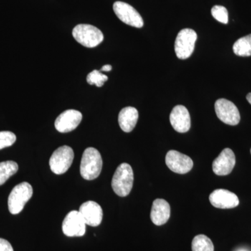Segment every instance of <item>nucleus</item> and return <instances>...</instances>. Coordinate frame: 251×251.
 I'll list each match as a JSON object with an SVG mask.
<instances>
[{
	"label": "nucleus",
	"mask_w": 251,
	"mask_h": 251,
	"mask_svg": "<svg viewBox=\"0 0 251 251\" xmlns=\"http://www.w3.org/2000/svg\"><path fill=\"white\" fill-rule=\"evenodd\" d=\"M134 175L129 164L122 163L117 167L112 180V187L114 192L120 197H126L133 188Z\"/></svg>",
	"instance_id": "f03ea898"
},
{
	"label": "nucleus",
	"mask_w": 251,
	"mask_h": 251,
	"mask_svg": "<svg viewBox=\"0 0 251 251\" xmlns=\"http://www.w3.org/2000/svg\"><path fill=\"white\" fill-rule=\"evenodd\" d=\"M0 251H14L12 246L6 239L0 238Z\"/></svg>",
	"instance_id": "b1692460"
},
{
	"label": "nucleus",
	"mask_w": 251,
	"mask_h": 251,
	"mask_svg": "<svg viewBox=\"0 0 251 251\" xmlns=\"http://www.w3.org/2000/svg\"><path fill=\"white\" fill-rule=\"evenodd\" d=\"M103 161L101 156L97 149H86L82 154L80 163V175L83 179L94 180L97 179L101 173Z\"/></svg>",
	"instance_id": "f257e3e1"
},
{
	"label": "nucleus",
	"mask_w": 251,
	"mask_h": 251,
	"mask_svg": "<svg viewBox=\"0 0 251 251\" xmlns=\"http://www.w3.org/2000/svg\"><path fill=\"white\" fill-rule=\"evenodd\" d=\"M234 54L240 57L251 55V34L238 39L233 45Z\"/></svg>",
	"instance_id": "a211bd4d"
},
{
	"label": "nucleus",
	"mask_w": 251,
	"mask_h": 251,
	"mask_svg": "<svg viewBox=\"0 0 251 251\" xmlns=\"http://www.w3.org/2000/svg\"><path fill=\"white\" fill-rule=\"evenodd\" d=\"M166 163L171 171L178 174H186L192 170L193 160L189 156L175 150L167 153Z\"/></svg>",
	"instance_id": "9d476101"
},
{
	"label": "nucleus",
	"mask_w": 251,
	"mask_h": 251,
	"mask_svg": "<svg viewBox=\"0 0 251 251\" xmlns=\"http://www.w3.org/2000/svg\"><path fill=\"white\" fill-rule=\"evenodd\" d=\"M32 186L29 183L23 182L15 186L8 199V206L11 214L15 215L21 213L26 203L32 197Z\"/></svg>",
	"instance_id": "20e7f679"
},
{
	"label": "nucleus",
	"mask_w": 251,
	"mask_h": 251,
	"mask_svg": "<svg viewBox=\"0 0 251 251\" xmlns=\"http://www.w3.org/2000/svg\"><path fill=\"white\" fill-rule=\"evenodd\" d=\"M151 221L156 226L166 224L171 217V206L163 199H156L153 202L150 214Z\"/></svg>",
	"instance_id": "dca6fc26"
},
{
	"label": "nucleus",
	"mask_w": 251,
	"mask_h": 251,
	"mask_svg": "<svg viewBox=\"0 0 251 251\" xmlns=\"http://www.w3.org/2000/svg\"><path fill=\"white\" fill-rule=\"evenodd\" d=\"M192 251H214V244L209 237L199 234L193 238Z\"/></svg>",
	"instance_id": "aec40b11"
},
{
	"label": "nucleus",
	"mask_w": 251,
	"mask_h": 251,
	"mask_svg": "<svg viewBox=\"0 0 251 251\" xmlns=\"http://www.w3.org/2000/svg\"><path fill=\"white\" fill-rule=\"evenodd\" d=\"M74 158V150L64 145L55 150L50 158L51 171L56 175H62L69 169Z\"/></svg>",
	"instance_id": "423d86ee"
},
{
	"label": "nucleus",
	"mask_w": 251,
	"mask_h": 251,
	"mask_svg": "<svg viewBox=\"0 0 251 251\" xmlns=\"http://www.w3.org/2000/svg\"><path fill=\"white\" fill-rule=\"evenodd\" d=\"M211 15L216 21L224 24L228 23V12L226 7L216 5L211 9Z\"/></svg>",
	"instance_id": "4be33fe9"
},
{
	"label": "nucleus",
	"mask_w": 251,
	"mask_h": 251,
	"mask_svg": "<svg viewBox=\"0 0 251 251\" xmlns=\"http://www.w3.org/2000/svg\"><path fill=\"white\" fill-rule=\"evenodd\" d=\"M172 126L176 131L184 133L191 128V117L189 112L184 105H176L170 115Z\"/></svg>",
	"instance_id": "4468645a"
},
{
	"label": "nucleus",
	"mask_w": 251,
	"mask_h": 251,
	"mask_svg": "<svg viewBox=\"0 0 251 251\" xmlns=\"http://www.w3.org/2000/svg\"><path fill=\"white\" fill-rule=\"evenodd\" d=\"M18 171V165L16 162L7 161L0 163V186L4 184L11 176Z\"/></svg>",
	"instance_id": "6ab92c4d"
},
{
	"label": "nucleus",
	"mask_w": 251,
	"mask_h": 251,
	"mask_svg": "<svg viewBox=\"0 0 251 251\" xmlns=\"http://www.w3.org/2000/svg\"><path fill=\"white\" fill-rule=\"evenodd\" d=\"M236 163L235 155L231 149L226 148L213 162L212 169L219 176L230 174Z\"/></svg>",
	"instance_id": "f8f14e48"
},
{
	"label": "nucleus",
	"mask_w": 251,
	"mask_h": 251,
	"mask_svg": "<svg viewBox=\"0 0 251 251\" xmlns=\"http://www.w3.org/2000/svg\"><path fill=\"white\" fill-rule=\"evenodd\" d=\"M112 70V66L111 65H105L103 66V67L101 68V69H100V72H110V71Z\"/></svg>",
	"instance_id": "393cba45"
},
{
	"label": "nucleus",
	"mask_w": 251,
	"mask_h": 251,
	"mask_svg": "<svg viewBox=\"0 0 251 251\" xmlns=\"http://www.w3.org/2000/svg\"><path fill=\"white\" fill-rule=\"evenodd\" d=\"M108 79V76L104 75L100 71L94 70L87 75V82L91 85H95L97 87H100Z\"/></svg>",
	"instance_id": "412c9836"
},
{
	"label": "nucleus",
	"mask_w": 251,
	"mask_h": 251,
	"mask_svg": "<svg viewBox=\"0 0 251 251\" xmlns=\"http://www.w3.org/2000/svg\"><path fill=\"white\" fill-rule=\"evenodd\" d=\"M72 34L79 44L87 48L96 47L103 41L102 31L91 25H77L73 29Z\"/></svg>",
	"instance_id": "7ed1b4c3"
},
{
	"label": "nucleus",
	"mask_w": 251,
	"mask_h": 251,
	"mask_svg": "<svg viewBox=\"0 0 251 251\" xmlns=\"http://www.w3.org/2000/svg\"><path fill=\"white\" fill-rule=\"evenodd\" d=\"M62 231L69 237H82L85 234L86 224L80 211H72L62 223Z\"/></svg>",
	"instance_id": "1a4fd4ad"
},
{
	"label": "nucleus",
	"mask_w": 251,
	"mask_h": 251,
	"mask_svg": "<svg viewBox=\"0 0 251 251\" xmlns=\"http://www.w3.org/2000/svg\"><path fill=\"white\" fill-rule=\"evenodd\" d=\"M113 10L119 19L125 24L136 28L143 27V18L130 4L123 1H116L114 3Z\"/></svg>",
	"instance_id": "6e6552de"
},
{
	"label": "nucleus",
	"mask_w": 251,
	"mask_h": 251,
	"mask_svg": "<svg viewBox=\"0 0 251 251\" xmlns=\"http://www.w3.org/2000/svg\"><path fill=\"white\" fill-rule=\"evenodd\" d=\"M247 99L248 101H249V103H250L251 105V93H249L247 94Z\"/></svg>",
	"instance_id": "a878e982"
},
{
	"label": "nucleus",
	"mask_w": 251,
	"mask_h": 251,
	"mask_svg": "<svg viewBox=\"0 0 251 251\" xmlns=\"http://www.w3.org/2000/svg\"><path fill=\"white\" fill-rule=\"evenodd\" d=\"M197 38V34L192 29L186 28L180 31L175 43L176 57L180 59H186L191 57L194 51Z\"/></svg>",
	"instance_id": "39448f33"
},
{
	"label": "nucleus",
	"mask_w": 251,
	"mask_h": 251,
	"mask_svg": "<svg viewBox=\"0 0 251 251\" xmlns=\"http://www.w3.org/2000/svg\"></svg>",
	"instance_id": "bb28decb"
},
{
	"label": "nucleus",
	"mask_w": 251,
	"mask_h": 251,
	"mask_svg": "<svg viewBox=\"0 0 251 251\" xmlns=\"http://www.w3.org/2000/svg\"><path fill=\"white\" fill-rule=\"evenodd\" d=\"M79 211L86 225L92 227H97L101 224L103 210L98 203L94 201H87L80 206Z\"/></svg>",
	"instance_id": "2eb2a0df"
},
{
	"label": "nucleus",
	"mask_w": 251,
	"mask_h": 251,
	"mask_svg": "<svg viewBox=\"0 0 251 251\" xmlns=\"http://www.w3.org/2000/svg\"><path fill=\"white\" fill-rule=\"evenodd\" d=\"M16 141V136L11 131L0 132V150L9 148Z\"/></svg>",
	"instance_id": "5701e85b"
},
{
	"label": "nucleus",
	"mask_w": 251,
	"mask_h": 251,
	"mask_svg": "<svg viewBox=\"0 0 251 251\" xmlns=\"http://www.w3.org/2000/svg\"><path fill=\"white\" fill-rule=\"evenodd\" d=\"M138 117V111L133 107H126L122 109L118 117L119 125L121 129L126 133L131 132L136 126Z\"/></svg>",
	"instance_id": "f3484780"
},
{
	"label": "nucleus",
	"mask_w": 251,
	"mask_h": 251,
	"mask_svg": "<svg viewBox=\"0 0 251 251\" xmlns=\"http://www.w3.org/2000/svg\"><path fill=\"white\" fill-rule=\"evenodd\" d=\"M209 201L214 207L219 209H232L239 205L237 195L228 190L216 189L209 196Z\"/></svg>",
	"instance_id": "ddd939ff"
},
{
	"label": "nucleus",
	"mask_w": 251,
	"mask_h": 251,
	"mask_svg": "<svg viewBox=\"0 0 251 251\" xmlns=\"http://www.w3.org/2000/svg\"><path fill=\"white\" fill-rule=\"evenodd\" d=\"M215 111L221 122L230 126H236L241 120L237 107L230 100L220 99L215 103Z\"/></svg>",
	"instance_id": "0eeeda50"
},
{
	"label": "nucleus",
	"mask_w": 251,
	"mask_h": 251,
	"mask_svg": "<svg viewBox=\"0 0 251 251\" xmlns=\"http://www.w3.org/2000/svg\"><path fill=\"white\" fill-rule=\"evenodd\" d=\"M82 115L75 110H67L63 112L54 122L56 129L60 133H69L75 130L82 121Z\"/></svg>",
	"instance_id": "9b49d317"
}]
</instances>
